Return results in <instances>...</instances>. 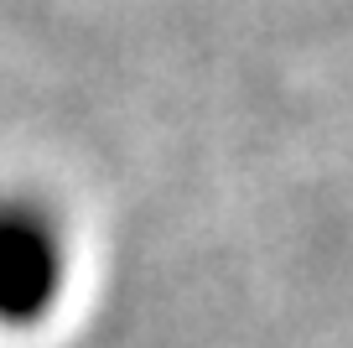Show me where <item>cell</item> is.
<instances>
[{"mask_svg": "<svg viewBox=\"0 0 353 348\" xmlns=\"http://www.w3.org/2000/svg\"><path fill=\"white\" fill-rule=\"evenodd\" d=\"M63 234L52 213L26 197L0 203V322L32 327L52 312L63 291Z\"/></svg>", "mask_w": 353, "mask_h": 348, "instance_id": "6da1fadb", "label": "cell"}]
</instances>
